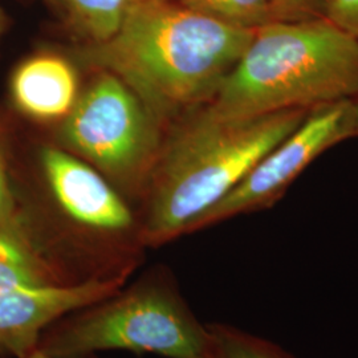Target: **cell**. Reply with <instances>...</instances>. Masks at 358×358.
I'll return each mask as SVG.
<instances>
[{
  "label": "cell",
  "instance_id": "16",
  "mask_svg": "<svg viewBox=\"0 0 358 358\" xmlns=\"http://www.w3.org/2000/svg\"><path fill=\"white\" fill-rule=\"evenodd\" d=\"M353 136H358V97L353 101Z\"/></svg>",
  "mask_w": 358,
  "mask_h": 358
},
{
  "label": "cell",
  "instance_id": "12",
  "mask_svg": "<svg viewBox=\"0 0 358 358\" xmlns=\"http://www.w3.org/2000/svg\"><path fill=\"white\" fill-rule=\"evenodd\" d=\"M194 11L205 13L230 26L257 29L272 19L271 0H178Z\"/></svg>",
  "mask_w": 358,
  "mask_h": 358
},
{
  "label": "cell",
  "instance_id": "6",
  "mask_svg": "<svg viewBox=\"0 0 358 358\" xmlns=\"http://www.w3.org/2000/svg\"><path fill=\"white\" fill-rule=\"evenodd\" d=\"M353 100L324 103L271 149L217 205L198 217L186 234L275 205L320 154L353 137Z\"/></svg>",
  "mask_w": 358,
  "mask_h": 358
},
{
  "label": "cell",
  "instance_id": "1",
  "mask_svg": "<svg viewBox=\"0 0 358 358\" xmlns=\"http://www.w3.org/2000/svg\"><path fill=\"white\" fill-rule=\"evenodd\" d=\"M255 31L174 0H138L112 38L90 43L81 55L122 78L164 120L208 103Z\"/></svg>",
  "mask_w": 358,
  "mask_h": 358
},
{
  "label": "cell",
  "instance_id": "4",
  "mask_svg": "<svg viewBox=\"0 0 358 358\" xmlns=\"http://www.w3.org/2000/svg\"><path fill=\"white\" fill-rule=\"evenodd\" d=\"M55 358H84L108 350L164 358H215L207 324L192 312L174 275L148 271L103 300L66 313L40 337Z\"/></svg>",
  "mask_w": 358,
  "mask_h": 358
},
{
  "label": "cell",
  "instance_id": "10",
  "mask_svg": "<svg viewBox=\"0 0 358 358\" xmlns=\"http://www.w3.org/2000/svg\"><path fill=\"white\" fill-rule=\"evenodd\" d=\"M72 20L90 43H100L115 35L129 10L138 0H62Z\"/></svg>",
  "mask_w": 358,
  "mask_h": 358
},
{
  "label": "cell",
  "instance_id": "17",
  "mask_svg": "<svg viewBox=\"0 0 358 358\" xmlns=\"http://www.w3.org/2000/svg\"><path fill=\"white\" fill-rule=\"evenodd\" d=\"M23 358H55L51 357V356H48L47 353H44L43 350H40L38 348H36L35 350H32L29 355H27L26 357ZM84 358H100L99 357V355H94V356H90V357H84Z\"/></svg>",
  "mask_w": 358,
  "mask_h": 358
},
{
  "label": "cell",
  "instance_id": "15",
  "mask_svg": "<svg viewBox=\"0 0 358 358\" xmlns=\"http://www.w3.org/2000/svg\"><path fill=\"white\" fill-rule=\"evenodd\" d=\"M16 220V199L0 154V226Z\"/></svg>",
  "mask_w": 358,
  "mask_h": 358
},
{
  "label": "cell",
  "instance_id": "3",
  "mask_svg": "<svg viewBox=\"0 0 358 358\" xmlns=\"http://www.w3.org/2000/svg\"><path fill=\"white\" fill-rule=\"evenodd\" d=\"M356 97L358 41L320 17L259 27L203 106L220 117L243 118Z\"/></svg>",
  "mask_w": 358,
  "mask_h": 358
},
{
  "label": "cell",
  "instance_id": "9",
  "mask_svg": "<svg viewBox=\"0 0 358 358\" xmlns=\"http://www.w3.org/2000/svg\"><path fill=\"white\" fill-rule=\"evenodd\" d=\"M62 285L19 223L0 226V291L43 289Z\"/></svg>",
  "mask_w": 358,
  "mask_h": 358
},
{
  "label": "cell",
  "instance_id": "14",
  "mask_svg": "<svg viewBox=\"0 0 358 358\" xmlns=\"http://www.w3.org/2000/svg\"><path fill=\"white\" fill-rule=\"evenodd\" d=\"M322 17L358 41V0H325Z\"/></svg>",
  "mask_w": 358,
  "mask_h": 358
},
{
  "label": "cell",
  "instance_id": "7",
  "mask_svg": "<svg viewBox=\"0 0 358 358\" xmlns=\"http://www.w3.org/2000/svg\"><path fill=\"white\" fill-rule=\"evenodd\" d=\"M125 284L90 282L73 287L0 291V358H23L38 348L43 332L80 308L117 292Z\"/></svg>",
  "mask_w": 358,
  "mask_h": 358
},
{
  "label": "cell",
  "instance_id": "11",
  "mask_svg": "<svg viewBox=\"0 0 358 358\" xmlns=\"http://www.w3.org/2000/svg\"><path fill=\"white\" fill-rule=\"evenodd\" d=\"M215 358H294L266 338L220 322L207 324Z\"/></svg>",
  "mask_w": 358,
  "mask_h": 358
},
{
  "label": "cell",
  "instance_id": "18",
  "mask_svg": "<svg viewBox=\"0 0 358 358\" xmlns=\"http://www.w3.org/2000/svg\"><path fill=\"white\" fill-rule=\"evenodd\" d=\"M48 1H55V0H48Z\"/></svg>",
  "mask_w": 358,
  "mask_h": 358
},
{
  "label": "cell",
  "instance_id": "8",
  "mask_svg": "<svg viewBox=\"0 0 358 358\" xmlns=\"http://www.w3.org/2000/svg\"><path fill=\"white\" fill-rule=\"evenodd\" d=\"M16 108L41 122H63L81 94L75 66L60 55L44 52L24 60L11 78Z\"/></svg>",
  "mask_w": 358,
  "mask_h": 358
},
{
  "label": "cell",
  "instance_id": "13",
  "mask_svg": "<svg viewBox=\"0 0 358 358\" xmlns=\"http://www.w3.org/2000/svg\"><path fill=\"white\" fill-rule=\"evenodd\" d=\"M325 0H271L273 22H306L322 17Z\"/></svg>",
  "mask_w": 358,
  "mask_h": 358
},
{
  "label": "cell",
  "instance_id": "5",
  "mask_svg": "<svg viewBox=\"0 0 358 358\" xmlns=\"http://www.w3.org/2000/svg\"><path fill=\"white\" fill-rule=\"evenodd\" d=\"M159 121L122 78L100 71L60 122L59 146L96 167L129 203L143 201L164 148Z\"/></svg>",
  "mask_w": 358,
  "mask_h": 358
},
{
  "label": "cell",
  "instance_id": "2",
  "mask_svg": "<svg viewBox=\"0 0 358 358\" xmlns=\"http://www.w3.org/2000/svg\"><path fill=\"white\" fill-rule=\"evenodd\" d=\"M310 109L226 118L201 105L162 148L140 215L145 247L186 235L192 223L288 137Z\"/></svg>",
  "mask_w": 358,
  "mask_h": 358
}]
</instances>
